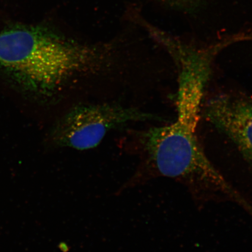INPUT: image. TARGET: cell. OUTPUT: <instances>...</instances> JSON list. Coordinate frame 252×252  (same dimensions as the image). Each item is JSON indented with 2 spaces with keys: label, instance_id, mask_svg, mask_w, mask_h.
<instances>
[{
  "label": "cell",
  "instance_id": "cell-1",
  "mask_svg": "<svg viewBox=\"0 0 252 252\" xmlns=\"http://www.w3.org/2000/svg\"><path fill=\"white\" fill-rule=\"evenodd\" d=\"M106 63L99 47L72 42L42 27L15 25L0 33V67L32 92H56Z\"/></svg>",
  "mask_w": 252,
  "mask_h": 252
},
{
  "label": "cell",
  "instance_id": "cell-2",
  "mask_svg": "<svg viewBox=\"0 0 252 252\" xmlns=\"http://www.w3.org/2000/svg\"><path fill=\"white\" fill-rule=\"evenodd\" d=\"M140 140L144 163L124 189L162 176L183 183L196 194L224 196L250 209L251 204L208 158L196 130L172 123L149 128Z\"/></svg>",
  "mask_w": 252,
  "mask_h": 252
},
{
  "label": "cell",
  "instance_id": "cell-3",
  "mask_svg": "<svg viewBox=\"0 0 252 252\" xmlns=\"http://www.w3.org/2000/svg\"><path fill=\"white\" fill-rule=\"evenodd\" d=\"M164 121L137 108L105 103L75 107L57 123L53 140L57 146L79 150L93 149L109 131L130 122Z\"/></svg>",
  "mask_w": 252,
  "mask_h": 252
},
{
  "label": "cell",
  "instance_id": "cell-4",
  "mask_svg": "<svg viewBox=\"0 0 252 252\" xmlns=\"http://www.w3.org/2000/svg\"><path fill=\"white\" fill-rule=\"evenodd\" d=\"M204 115L235 144L252 169V99L243 94H220L207 102Z\"/></svg>",
  "mask_w": 252,
  "mask_h": 252
},
{
  "label": "cell",
  "instance_id": "cell-5",
  "mask_svg": "<svg viewBox=\"0 0 252 252\" xmlns=\"http://www.w3.org/2000/svg\"><path fill=\"white\" fill-rule=\"evenodd\" d=\"M168 4L178 8L190 9L196 5L198 0H164Z\"/></svg>",
  "mask_w": 252,
  "mask_h": 252
}]
</instances>
